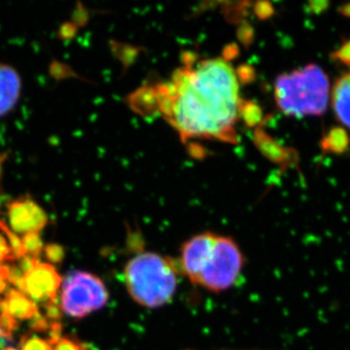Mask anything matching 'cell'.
I'll list each match as a JSON object with an SVG mask.
<instances>
[{"instance_id":"1","label":"cell","mask_w":350,"mask_h":350,"mask_svg":"<svg viewBox=\"0 0 350 350\" xmlns=\"http://www.w3.org/2000/svg\"><path fill=\"white\" fill-rule=\"evenodd\" d=\"M129 103L141 115L159 113L184 141L237 142L239 82L234 67L222 58L186 63L168 81L136 90Z\"/></svg>"},{"instance_id":"2","label":"cell","mask_w":350,"mask_h":350,"mask_svg":"<svg viewBox=\"0 0 350 350\" xmlns=\"http://www.w3.org/2000/svg\"><path fill=\"white\" fill-rule=\"evenodd\" d=\"M182 273L175 258L141 252L125 267V284L131 297L143 308L154 310L170 304Z\"/></svg>"},{"instance_id":"3","label":"cell","mask_w":350,"mask_h":350,"mask_svg":"<svg viewBox=\"0 0 350 350\" xmlns=\"http://www.w3.org/2000/svg\"><path fill=\"white\" fill-rule=\"evenodd\" d=\"M274 98L288 116H320L330 100V82L317 65L282 74L274 83Z\"/></svg>"},{"instance_id":"4","label":"cell","mask_w":350,"mask_h":350,"mask_svg":"<svg viewBox=\"0 0 350 350\" xmlns=\"http://www.w3.org/2000/svg\"><path fill=\"white\" fill-rule=\"evenodd\" d=\"M245 265L244 253L234 238L217 234L213 247L193 286L211 294H224L236 287Z\"/></svg>"},{"instance_id":"5","label":"cell","mask_w":350,"mask_h":350,"mask_svg":"<svg viewBox=\"0 0 350 350\" xmlns=\"http://www.w3.org/2000/svg\"><path fill=\"white\" fill-rule=\"evenodd\" d=\"M60 306L68 317L81 320L106 306L109 293L96 274L73 271L63 281Z\"/></svg>"},{"instance_id":"6","label":"cell","mask_w":350,"mask_h":350,"mask_svg":"<svg viewBox=\"0 0 350 350\" xmlns=\"http://www.w3.org/2000/svg\"><path fill=\"white\" fill-rule=\"evenodd\" d=\"M217 234L204 232L195 234L183 243L178 262L179 271L183 277L187 278L194 284L196 278L201 272L205 258L215 244Z\"/></svg>"},{"instance_id":"7","label":"cell","mask_w":350,"mask_h":350,"mask_svg":"<svg viewBox=\"0 0 350 350\" xmlns=\"http://www.w3.org/2000/svg\"><path fill=\"white\" fill-rule=\"evenodd\" d=\"M8 220L15 234H39L48 224L46 212L31 198L12 202L8 205Z\"/></svg>"},{"instance_id":"8","label":"cell","mask_w":350,"mask_h":350,"mask_svg":"<svg viewBox=\"0 0 350 350\" xmlns=\"http://www.w3.org/2000/svg\"><path fill=\"white\" fill-rule=\"evenodd\" d=\"M63 279L49 263H41L25 275L27 294L36 304H46L57 297Z\"/></svg>"},{"instance_id":"9","label":"cell","mask_w":350,"mask_h":350,"mask_svg":"<svg viewBox=\"0 0 350 350\" xmlns=\"http://www.w3.org/2000/svg\"><path fill=\"white\" fill-rule=\"evenodd\" d=\"M22 83L13 67L0 64V117L5 116L16 106Z\"/></svg>"},{"instance_id":"10","label":"cell","mask_w":350,"mask_h":350,"mask_svg":"<svg viewBox=\"0 0 350 350\" xmlns=\"http://www.w3.org/2000/svg\"><path fill=\"white\" fill-rule=\"evenodd\" d=\"M332 106L338 120L350 129V72L341 75L334 84Z\"/></svg>"},{"instance_id":"11","label":"cell","mask_w":350,"mask_h":350,"mask_svg":"<svg viewBox=\"0 0 350 350\" xmlns=\"http://www.w3.org/2000/svg\"><path fill=\"white\" fill-rule=\"evenodd\" d=\"M6 301L8 313L16 320H33L40 314L37 304L16 289H7Z\"/></svg>"},{"instance_id":"12","label":"cell","mask_w":350,"mask_h":350,"mask_svg":"<svg viewBox=\"0 0 350 350\" xmlns=\"http://www.w3.org/2000/svg\"><path fill=\"white\" fill-rule=\"evenodd\" d=\"M0 230L6 236V241L8 239V241H10V247L12 252H13L15 260H20V258L27 255V253L24 251L22 239L10 227H7L6 224L1 221V220H0Z\"/></svg>"},{"instance_id":"13","label":"cell","mask_w":350,"mask_h":350,"mask_svg":"<svg viewBox=\"0 0 350 350\" xmlns=\"http://www.w3.org/2000/svg\"><path fill=\"white\" fill-rule=\"evenodd\" d=\"M22 244H23L24 251L27 255L38 258L43 252V241L40 237L39 234H23L22 238Z\"/></svg>"},{"instance_id":"14","label":"cell","mask_w":350,"mask_h":350,"mask_svg":"<svg viewBox=\"0 0 350 350\" xmlns=\"http://www.w3.org/2000/svg\"><path fill=\"white\" fill-rule=\"evenodd\" d=\"M21 350H53L48 341L36 334H24L20 340Z\"/></svg>"},{"instance_id":"15","label":"cell","mask_w":350,"mask_h":350,"mask_svg":"<svg viewBox=\"0 0 350 350\" xmlns=\"http://www.w3.org/2000/svg\"><path fill=\"white\" fill-rule=\"evenodd\" d=\"M53 350H91V346L79 341L75 336H65Z\"/></svg>"},{"instance_id":"16","label":"cell","mask_w":350,"mask_h":350,"mask_svg":"<svg viewBox=\"0 0 350 350\" xmlns=\"http://www.w3.org/2000/svg\"><path fill=\"white\" fill-rule=\"evenodd\" d=\"M43 251L49 265H62L65 258V250L62 245L48 244L43 248Z\"/></svg>"},{"instance_id":"17","label":"cell","mask_w":350,"mask_h":350,"mask_svg":"<svg viewBox=\"0 0 350 350\" xmlns=\"http://www.w3.org/2000/svg\"><path fill=\"white\" fill-rule=\"evenodd\" d=\"M44 308V317L46 320H51L53 322H60L63 319V310L60 306L58 298H55L53 301H48L43 304Z\"/></svg>"},{"instance_id":"18","label":"cell","mask_w":350,"mask_h":350,"mask_svg":"<svg viewBox=\"0 0 350 350\" xmlns=\"http://www.w3.org/2000/svg\"><path fill=\"white\" fill-rule=\"evenodd\" d=\"M63 332L64 325L62 322H51V323L49 324V330H48V334H49V338L46 339L48 344H49L51 347L56 346V345L62 340Z\"/></svg>"},{"instance_id":"19","label":"cell","mask_w":350,"mask_h":350,"mask_svg":"<svg viewBox=\"0 0 350 350\" xmlns=\"http://www.w3.org/2000/svg\"><path fill=\"white\" fill-rule=\"evenodd\" d=\"M17 327H18V323H17V320L15 317H12L10 313L0 314V327L6 334L13 336V332L16 330Z\"/></svg>"},{"instance_id":"20","label":"cell","mask_w":350,"mask_h":350,"mask_svg":"<svg viewBox=\"0 0 350 350\" xmlns=\"http://www.w3.org/2000/svg\"><path fill=\"white\" fill-rule=\"evenodd\" d=\"M39 263V258H33V256H30V255H25V256L18 260V265H17V267L20 268L21 271L23 272L24 275H27V274L32 271Z\"/></svg>"},{"instance_id":"21","label":"cell","mask_w":350,"mask_h":350,"mask_svg":"<svg viewBox=\"0 0 350 350\" xmlns=\"http://www.w3.org/2000/svg\"><path fill=\"white\" fill-rule=\"evenodd\" d=\"M30 329L36 334H44L49 330V323L46 317L39 314L38 317H34L33 320H31Z\"/></svg>"},{"instance_id":"22","label":"cell","mask_w":350,"mask_h":350,"mask_svg":"<svg viewBox=\"0 0 350 350\" xmlns=\"http://www.w3.org/2000/svg\"><path fill=\"white\" fill-rule=\"evenodd\" d=\"M15 260L13 252L10 250V244L7 243L6 238L0 234V265L3 262H12Z\"/></svg>"},{"instance_id":"23","label":"cell","mask_w":350,"mask_h":350,"mask_svg":"<svg viewBox=\"0 0 350 350\" xmlns=\"http://www.w3.org/2000/svg\"><path fill=\"white\" fill-rule=\"evenodd\" d=\"M1 313H8L6 298H0V314Z\"/></svg>"},{"instance_id":"24","label":"cell","mask_w":350,"mask_h":350,"mask_svg":"<svg viewBox=\"0 0 350 350\" xmlns=\"http://www.w3.org/2000/svg\"><path fill=\"white\" fill-rule=\"evenodd\" d=\"M7 291V280L0 277V295Z\"/></svg>"},{"instance_id":"25","label":"cell","mask_w":350,"mask_h":350,"mask_svg":"<svg viewBox=\"0 0 350 350\" xmlns=\"http://www.w3.org/2000/svg\"><path fill=\"white\" fill-rule=\"evenodd\" d=\"M3 350H18V349H16V348H14V347H8V348H6V349H3Z\"/></svg>"}]
</instances>
